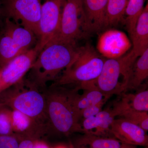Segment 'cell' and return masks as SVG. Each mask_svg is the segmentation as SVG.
I'll list each match as a JSON object with an SVG mask.
<instances>
[{
  "mask_svg": "<svg viewBox=\"0 0 148 148\" xmlns=\"http://www.w3.org/2000/svg\"><path fill=\"white\" fill-rule=\"evenodd\" d=\"M11 111L5 106L0 109V135L13 134Z\"/></svg>",
  "mask_w": 148,
  "mask_h": 148,
  "instance_id": "cell-23",
  "label": "cell"
},
{
  "mask_svg": "<svg viewBox=\"0 0 148 148\" xmlns=\"http://www.w3.org/2000/svg\"><path fill=\"white\" fill-rule=\"evenodd\" d=\"M81 125L83 130V134L93 135L98 129L99 123L96 116H91L84 119Z\"/></svg>",
  "mask_w": 148,
  "mask_h": 148,
  "instance_id": "cell-25",
  "label": "cell"
},
{
  "mask_svg": "<svg viewBox=\"0 0 148 148\" xmlns=\"http://www.w3.org/2000/svg\"><path fill=\"white\" fill-rule=\"evenodd\" d=\"M36 37L31 30L5 18L4 27L0 34L1 68L17 56L32 49Z\"/></svg>",
  "mask_w": 148,
  "mask_h": 148,
  "instance_id": "cell-6",
  "label": "cell"
},
{
  "mask_svg": "<svg viewBox=\"0 0 148 148\" xmlns=\"http://www.w3.org/2000/svg\"><path fill=\"white\" fill-rule=\"evenodd\" d=\"M79 48L75 42L51 40L37 56L31 70V80L38 87L56 79L76 58Z\"/></svg>",
  "mask_w": 148,
  "mask_h": 148,
  "instance_id": "cell-2",
  "label": "cell"
},
{
  "mask_svg": "<svg viewBox=\"0 0 148 148\" xmlns=\"http://www.w3.org/2000/svg\"><path fill=\"white\" fill-rule=\"evenodd\" d=\"M55 148H66V147H64V146H58V147H56Z\"/></svg>",
  "mask_w": 148,
  "mask_h": 148,
  "instance_id": "cell-32",
  "label": "cell"
},
{
  "mask_svg": "<svg viewBox=\"0 0 148 148\" xmlns=\"http://www.w3.org/2000/svg\"><path fill=\"white\" fill-rule=\"evenodd\" d=\"M128 0H108L106 27L116 26L124 21L125 9Z\"/></svg>",
  "mask_w": 148,
  "mask_h": 148,
  "instance_id": "cell-19",
  "label": "cell"
},
{
  "mask_svg": "<svg viewBox=\"0 0 148 148\" xmlns=\"http://www.w3.org/2000/svg\"><path fill=\"white\" fill-rule=\"evenodd\" d=\"M4 106H5L4 104L3 103L2 101L1 100V99H0V109Z\"/></svg>",
  "mask_w": 148,
  "mask_h": 148,
  "instance_id": "cell-31",
  "label": "cell"
},
{
  "mask_svg": "<svg viewBox=\"0 0 148 148\" xmlns=\"http://www.w3.org/2000/svg\"><path fill=\"white\" fill-rule=\"evenodd\" d=\"M138 57L133 51L117 58L106 59L95 84L105 98L120 95L126 90L133 64Z\"/></svg>",
  "mask_w": 148,
  "mask_h": 148,
  "instance_id": "cell-5",
  "label": "cell"
},
{
  "mask_svg": "<svg viewBox=\"0 0 148 148\" xmlns=\"http://www.w3.org/2000/svg\"><path fill=\"white\" fill-rule=\"evenodd\" d=\"M120 100L114 103L112 110L127 109L140 112H148V90L136 93H121Z\"/></svg>",
  "mask_w": 148,
  "mask_h": 148,
  "instance_id": "cell-16",
  "label": "cell"
},
{
  "mask_svg": "<svg viewBox=\"0 0 148 148\" xmlns=\"http://www.w3.org/2000/svg\"><path fill=\"white\" fill-rule=\"evenodd\" d=\"M64 1L47 0L41 6L36 44L40 52L58 33Z\"/></svg>",
  "mask_w": 148,
  "mask_h": 148,
  "instance_id": "cell-9",
  "label": "cell"
},
{
  "mask_svg": "<svg viewBox=\"0 0 148 148\" xmlns=\"http://www.w3.org/2000/svg\"><path fill=\"white\" fill-rule=\"evenodd\" d=\"M95 116L98 119L99 126L93 135L102 137L114 138L111 134L110 128L111 125L115 119V117L112 113L111 110L108 109L102 110Z\"/></svg>",
  "mask_w": 148,
  "mask_h": 148,
  "instance_id": "cell-22",
  "label": "cell"
},
{
  "mask_svg": "<svg viewBox=\"0 0 148 148\" xmlns=\"http://www.w3.org/2000/svg\"><path fill=\"white\" fill-rule=\"evenodd\" d=\"M3 16L32 31L38 38L40 0H2Z\"/></svg>",
  "mask_w": 148,
  "mask_h": 148,
  "instance_id": "cell-8",
  "label": "cell"
},
{
  "mask_svg": "<svg viewBox=\"0 0 148 148\" xmlns=\"http://www.w3.org/2000/svg\"><path fill=\"white\" fill-rule=\"evenodd\" d=\"M88 35L86 29L82 1L65 0L59 30L52 40L77 42Z\"/></svg>",
  "mask_w": 148,
  "mask_h": 148,
  "instance_id": "cell-7",
  "label": "cell"
},
{
  "mask_svg": "<svg viewBox=\"0 0 148 148\" xmlns=\"http://www.w3.org/2000/svg\"><path fill=\"white\" fill-rule=\"evenodd\" d=\"M14 86L13 88L0 93V99L5 106L29 116L43 129L47 127L45 93L40 92L37 89L38 86L31 81L22 80Z\"/></svg>",
  "mask_w": 148,
  "mask_h": 148,
  "instance_id": "cell-3",
  "label": "cell"
},
{
  "mask_svg": "<svg viewBox=\"0 0 148 148\" xmlns=\"http://www.w3.org/2000/svg\"><path fill=\"white\" fill-rule=\"evenodd\" d=\"M145 0H128L125 15H126L125 22L130 38L135 32L138 18L144 10Z\"/></svg>",
  "mask_w": 148,
  "mask_h": 148,
  "instance_id": "cell-20",
  "label": "cell"
},
{
  "mask_svg": "<svg viewBox=\"0 0 148 148\" xmlns=\"http://www.w3.org/2000/svg\"><path fill=\"white\" fill-rule=\"evenodd\" d=\"M86 29L88 34L106 29L108 0H82Z\"/></svg>",
  "mask_w": 148,
  "mask_h": 148,
  "instance_id": "cell-13",
  "label": "cell"
},
{
  "mask_svg": "<svg viewBox=\"0 0 148 148\" xmlns=\"http://www.w3.org/2000/svg\"><path fill=\"white\" fill-rule=\"evenodd\" d=\"M34 142L31 138H24L19 142L18 148H33Z\"/></svg>",
  "mask_w": 148,
  "mask_h": 148,
  "instance_id": "cell-27",
  "label": "cell"
},
{
  "mask_svg": "<svg viewBox=\"0 0 148 148\" xmlns=\"http://www.w3.org/2000/svg\"><path fill=\"white\" fill-rule=\"evenodd\" d=\"M132 46L124 32L110 29L99 37L97 48L101 55L108 59L119 58L125 54Z\"/></svg>",
  "mask_w": 148,
  "mask_h": 148,
  "instance_id": "cell-11",
  "label": "cell"
},
{
  "mask_svg": "<svg viewBox=\"0 0 148 148\" xmlns=\"http://www.w3.org/2000/svg\"><path fill=\"white\" fill-rule=\"evenodd\" d=\"M79 86L69 88L53 84L45 93L46 101L48 127L57 134L64 135L74 132L83 134L80 116L75 105Z\"/></svg>",
  "mask_w": 148,
  "mask_h": 148,
  "instance_id": "cell-1",
  "label": "cell"
},
{
  "mask_svg": "<svg viewBox=\"0 0 148 148\" xmlns=\"http://www.w3.org/2000/svg\"><path fill=\"white\" fill-rule=\"evenodd\" d=\"M33 148H49L48 146L42 141H36L34 142Z\"/></svg>",
  "mask_w": 148,
  "mask_h": 148,
  "instance_id": "cell-28",
  "label": "cell"
},
{
  "mask_svg": "<svg viewBox=\"0 0 148 148\" xmlns=\"http://www.w3.org/2000/svg\"><path fill=\"white\" fill-rule=\"evenodd\" d=\"M133 51L135 55L139 57L148 49V6L144 8L138 18L134 34L131 37Z\"/></svg>",
  "mask_w": 148,
  "mask_h": 148,
  "instance_id": "cell-15",
  "label": "cell"
},
{
  "mask_svg": "<svg viewBox=\"0 0 148 148\" xmlns=\"http://www.w3.org/2000/svg\"><path fill=\"white\" fill-rule=\"evenodd\" d=\"M108 98H105L101 102L95 105H91L85 109L81 114V118L83 119L88 118L90 117L95 116L102 110V108Z\"/></svg>",
  "mask_w": 148,
  "mask_h": 148,
  "instance_id": "cell-24",
  "label": "cell"
},
{
  "mask_svg": "<svg viewBox=\"0 0 148 148\" xmlns=\"http://www.w3.org/2000/svg\"><path fill=\"white\" fill-rule=\"evenodd\" d=\"M40 53L36 45L10 61L0 69L2 91L21 82L32 68Z\"/></svg>",
  "mask_w": 148,
  "mask_h": 148,
  "instance_id": "cell-10",
  "label": "cell"
},
{
  "mask_svg": "<svg viewBox=\"0 0 148 148\" xmlns=\"http://www.w3.org/2000/svg\"><path fill=\"white\" fill-rule=\"evenodd\" d=\"M2 92V88L1 80V75H0V93Z\"/></svg>",
  "mask_w": 148,
  "mask_h": 148,
  "instance_id": "cell-30",
  "label": "cell"
},
{
  "mask_svg": "<svg viewBox=\"0 0 148 148\" xmlns=\"http://www.w3.org/2000/svg\"><path fill=\"white\" fill-rule=\"evenodd\" d=\"M11 110L12 123L13 132L20 134H31L35 130H42V128L29 116L19 111Z\"/></svg>",
  "mask_w": 148,
  "mask_h": 148,
  "instance_id": "cell-18",
  "label": "cell"
},
{
  "mask_svg": "<svg viewBox=\"0 0 148 148\" xmlns=\"http://www.w3.org/2000/svg\"><path fill=\"white\" fill-rule=\"evenodd\" d=\"M148 77V49L133 64L126 90L138 89Z\"/></svg>",
  "mask_w": 148,
  "mask_h": 148,
  "instance_id": "cell-17",
  "label": "cell"
},
{
  "mask_svg": "<svg viewBox=\"0 0 148 148\" xmlns=\"http://www.w3.org/2000/svg\"><path fill=\"white\" fill-rule=\"evenodd\" d=\"M75 148H137V146L123 143L112 137L83 134L74 143Z\"/></svg>",
  "mask_w": 148,
  "mask_h": 148,
  "instance_id": "cell-14",
  "label": "cell"
},
{
  "mask_svg": "<svg viewBox=\"0 0 148 148\" xmlns=\"http://www.w3.org/2000/svg\"><path fill=\"white\" fill-rule=\"evenodd\" d=\"M106 60L87 43L79 47L76 58L57 78L54 84L76 86L95 80L101 74Z\"/></svg>",
  "mask_w": 148,
  "mask_h": 148,
  "instance_id": "cell-4",
  "label": "cell"
},
{
  "mask_svg": "<svg viewBox=\"0 0 148 148\" xmlns=\"http://www.w3.org/2000/svg\"><path fill=\"white\" fill-rule=\"evenodd\" d=\"M111 110L115 117L118 116L127 120L140 126L146 132H148V112H140L127 109L117 110L111 109Z\"/></svg>",
  "mask_w": 148,
  "mask_h": 148,
  "instance_id": "cell-21",
  "label": "cell"
},
{
  "mask_svg": "<svg viewBox=\"0 0 148 148\" xmlns=\"http://www.w3.org/2000/svg\"><path fill=\"white\" fill-rule=\"evenodd\" d=\"M112 136L128 145L148 146L147 132L140 126L123 118L115 119L111 125Z\"/></svg>",
  "mask_w": 148,
  "mask_h": 148,
  "instance_id": "cell-12",
  "label": "cell"
},
{
  "mask_svg": "<svg viewBox=\"0 0 148 148\" xmlns=\"http://www.w3.org/2000/svg\"><path fill=\"white\" fill-rule=\"evenodd\" d=\"M19 143L13 134L0 135V148H18Z\"/></svg>",
  "mask_w": 148,
  "mask_h": 148,
  "instance_id": "cell-26",
  "label": "cell"
},
{
  "mask_svg": "<svg viewBox=\"0 0 148 148\" xmlns=\"http://www.w3.org/2000/svg\"><path fill=\"white\" fill-rule=\"evenodd\" d=\"M3 6H2V1L0 0V17L1 16H3Z\"/></svg>",
  "mask_w": 148,
  "mask_h": 148,
  "instance_id": "cell-29",
  "label": "cell"
}]
</instances>
